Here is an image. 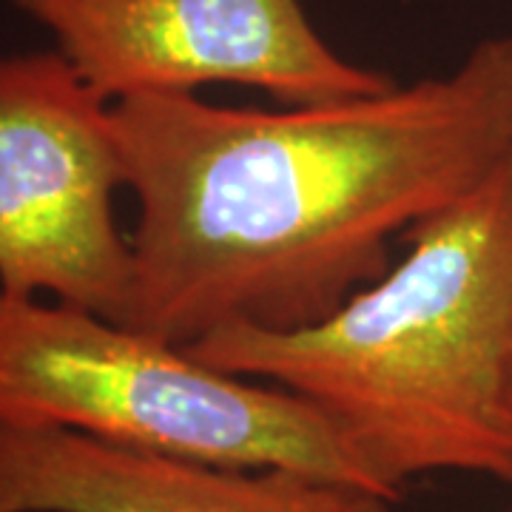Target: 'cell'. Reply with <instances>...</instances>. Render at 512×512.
<instances>
[{"instance_id": "cell-1", "label": "cell", "mask_w": 512, "mask_h": 512, "mask_svg": "<svg viewBox=\"0 0 512 512\" xmlns=\"http://www.w3.org/2000/svg\"><path fill=\"white\" fill-rule=\"evenodd\" d=\"M114 128L137 200L123 325L177 345L305 328L510 157L512 32L410 86L276 111L151 94Z\"/></svg>"}, {"instance_id": "cell-3", "label": "cell", "mask_w": 512, "mask_h": 512, "mask_svg": "<svg viewBox=\"0 0 512 512\" xmlns=\"http://www.w3.org/2000/svg\"><path fill=\"white\" fill-rule=\"evenodd\" d=\"M0 424L225 467H285L402 501L333 421L285 387L205 365L109 316L0 291Z\"/></svg>"}, {"instance_id": "cell-6", "label": "cell", "mask_w": 512, "mask_h": 512, "mask_svg": "<svg viewBox=\"0 0 512 512\" xmlns=\"http://www.w3.org/2000/svg\"><path fill=\"white\" fill-rule=\"evenodd\" d=\"M387 498L285 467H225L0 424V512H390Z\"/></svg>"}, {"instance_id": "cell-7", "label": "cell", "mask_w": 512, "mask_h": 512, "mask_svg": "<svg viewBox=\"0 0 512 512\" xmlns=\"http://www.w3.org/2000/svg\"><path fill=\"white\" fill-rule=\"evenodd\" d=\"M507 404H510V421H512V362H510V396H507Z\"/></svg>"}, {"instance_id": "cell-2", "label": "cell", "mask_w": 512, "mask_h": 512, "mask_svg": "<svg viewBox=\"0 0 512 512\" xmlns=\"http://www.w3.org/2000/svg\"><path fill=\"white\" fill-rule=\"evenodd\" d=\"M404 239L382 279L313 325H234L185 348L319 407L399 490L427 473L512 484V154Z\"/></svg>"}, {"instance_id": "cell-5", "label": "cell", "mask_w": 512, "mask_h": 512, "mask_svg": "<svg viewBox=\"0 0 512 512\" xmlns=\"http://www.w3.org/2000/svg\"><path fill=\"white\" fill-rule=\"evenodd\" d=\"M103 100L245 86L282 106L396 86L316 32L302 0H9Z\"/></svg>"}, {"instance_id": "cell-4", "label": "cell", "mask_w": 512, "mask_h": 512, "mask_svg": "<svg viewBox=\"0 0 512 512\" xmlns=\"http://www.w3.org/2000/svg\"><path fill=\"white\" fill-rule=\"evenodd\" d=\"M114 106L52 52L0 55V291L123 322L131 239Z\"/></svg>"}]
</instances>
